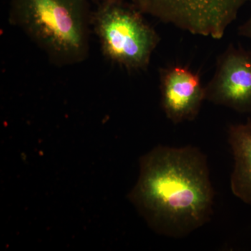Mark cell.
I'll return each mask as SVG.
<instances>
[{"label": "cell", "instance_id": "cell-1", "mask_svg": "<svg viewBox=\"0 0 251 251\" xmlns=\"http://www.w3.org/2000/svg\"><path fill=\"white\" fill-rule=\"evenodd\" d=\"M215 192L206 155L196 147L158 145L144 155L129 198L150 227L187 237L210 221Z\"/></svg>", "mask_w": 251, "mask_h": 251}, {"label": "cell", "instance_id": "cell-2", "mask_svg": "<svg viewBox=\"0 0 251 251\" xmlns=\"http://www.w3.org/2000/svg\"><path fill=\"white\" fill-rule=\"evenodd\" d=\"M9 22L54 65L83 62L90 53L87 0H11Z\"/></svg>", "mask_w": 251, "mask_h": 251}, {"label": "cell", "instance_id": "cell-3", "mask_svg": "<svg viewBox=\"0 0 251 251\" xmlns=\"http://www.w3.org/2000/svg\"><path fill=\"white\" fill-rule=\"evenodd\" d=\"M143 14L118 0L100 3L91 16L104 57L128 71L146 70L161 41Z\"/></svg>", "mask_w": 251, "mask_h": 251}, {"label": "cell", "instance_id": "cell-4", "mask_svg": "<svg viewBox=\"0 0 251 251\" xmlns=\"http://www.w3.org/2000/svg\"><path fill=\"white\" fill-rule=\"evenodd\" d=\"M249 0H131L143 14L193 35L222 39Z\"/></svg>", "mask_w": 251, "mask_h": 251}, {"label": "cell", "instance_id": "cell-5", "mask_svg": "<svg viewBox=\"0 0 251 251\" xmlns=\"http://www.w3.org/2000/svg\"><path fill=\"white\" fill-rule=\"evenodd\" d=\"M206 100L239 113H251V52L229 44L205 85Z\"/></svg>", "mask_w": 251, "mask_h": 251}, {"label": "cell", "instance_id": "cell-6", "mask_svg": "<svg viewBox=\"0 0 251 251\" xmlns=\"http://www.w3.org/2000/svg\"><path fill=\"white\" fill-rule=\"evenodd\" d=\"M161 105L175 125L196 120L206 100L201 75L188 66L173 64L159 69Z\"/></svg>", "mask_w": 251, "mask_h": 251}, {"label": "cell", "instance_id": "cell-7", "mask_svg": "<svg viewBox=\"0 0 251 251\" xmlns=\"http://www.w3.org/2000/svg\"><path fill=\"white\" fill-rule=\"evenodd\" d=\"M228 143L234 158L230 176L233 195L251 206V118L229 126Z\"/></svg>", "mask_w": 251, "mask_h": 251}, {"label": "cell", "instance_id": "cell-8", "mask_svg": "<svg viewBox=\"0 0 251 251\" xmlns=\"http://www.w3.org/2000/svg\"><path fill=\"white\" fill-rule=\"evenodd\" d=\"M238 34L251 39V14L249 19L238 28Z\"/></svg>", "mask_w": 251, "mask_h": 251}, {"label": "cell", "instance_id": "cell-9", "mask_svg": "<svg viewBox=\"0 0 251 251\" xmlns=\"http://www.w3.org/2000/svg\"><path fill=\"white\" fill-rule=\"evenodd\" d=\"M95 1H100V3L108 2V1H118V0H95Z\"/></svg>", "mask_w": 251, "mask_h": 251}]
</instances>
